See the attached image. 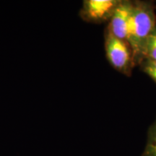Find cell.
I'll return each mask as SVG.
<instances>
[{"label":"cell","instance_id":"obj_1","mask_svg":"<svg viewBox=\"0 0 156 156\" xmlns=\"http://www.w3.org/2000/svg\"><path fill=\"white\" fill-rule=\"evenodd\" d=\"M156 17L151 4L133 2V9L128 26L126 43L132 54L134 64L143 59V50L146 41L155 28Z\"/></svg>","mask_w":156,"mask_h":156},{"label":"cell","instance_id":"obj_2","mask_svg":"<svg viewBox=\"0 0 156 156\" xmlns=\"http://www.w3.org/2000/svg\"><path fill=\"white\" fill-rule=\"evenodd\" d=\"M105 49L109 63L121 73L129 75L134 65L129 44L114 36L107 28L105 34Z\"/></svg>","mask_w":156,"mask_h":156},{"label":"cell","instance_id":"obj_3","mask_svg":"<svg viewBox=\"0 0 156 156\" xmlns=\"http://www.w3.org/2000/svg\"><path fill=\"white\" fill-rule=\"evenodd\" d=\"M118 0H85L80 10V17L90 23H101L111 19L120 3Z\"/></svg>","mask_w":156,"mask_h":156},{"label":"cell","instance_id":"obj_4","mask_svg":"<svg viewBox=\"0 0 156 156\" xmlns=\"http://www.w3.org/2000/svg\"><path fill=\"white\" fill-rule=\"evenodd\" d=\"M132 9L133 2L121 1L111 17V23L108 28L114 36L126 42Z\"/></svg>","mask_w":156,"mask_h":156},{"label":"cell","instance_id":"obj_5","mask_svg":"<svg viewBox=\"0 0 156 156\" xmlns=\"http://www.w3.org/2000/svg\"><path fill=\"white\" fill-rule=\"evenodd\" d=\"M142 156H156V119L148 130L147 143Z\"/></svg>","mask_w":156,"mask_h":156},{"label":"cell","instance_id":"obj_6","mask_svg":"<svg viewBox=\"0 0 156 156\" xmlns=\"http://www.w3.org/2000/svg\"><path fill=\"white\" fill-rule=\"evenodd\" d=\"M144 58L156 61V27L146 41L143 50Z\"/></svg>","mask_w":156,"mask_h":156},{"label":"cell","instance_id":"obj_7","mask_svg":"<svg viewBox=\"0 0 156 156\" xmlns=\"http://www.w3.org/2000/svg\"><path fill=\"white\" fill-rule=\"evenodd\" d=\"M142 71L147 75L156 83V61L147 58H144L140 62Z\"/></svg>","mask_w":156,"mask_h":156}]
</instances>
